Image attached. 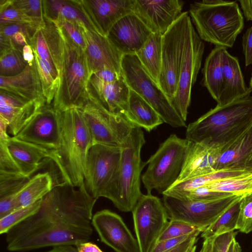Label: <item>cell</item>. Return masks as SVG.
I'll list each match as a JSON object with an SVG mask.
<instances>
[{
	"label": "cell",
	"mask_w": 252,
	"mask_h": 252,
	"mask_svg": "<svg viewBox=\"0 0 252 252\" xmlns=\"http://www.w3.org/2000/svg\"><path fill=\"white\" fill-rule=\"evenodd\" d=\"M97 199L85 183L79 187L65 182L54 185L42 199L39 210L6 234L7 250L26 252L90 241Z\"/></svg>",
	"instance_id": "6da1fadb"
},
{
	"label": "cell",
	"mask_w": 252,
	"mask_h": 252,
	"mask_svg": "<svg viewBox=\"0 0 252 252\" xmlns=\"http://www.w3.org/2000/svg\"><path fill=\"white\" fill-rule=\"evenodd\" d=\"M252 126V96L217 106L190 123L186 136L215 147L225 146Z\"/></svg>",
	"instance_id": "7a4b0ae2"
},
{
	"label": "cell",
	"mask_w": 252,
	"mask_h": 252,
	"mask_svg": "<svg viewBox=\"0 0 252 252\" xmlns=\"http://www.w3.org/2000/svg\"><path fill=\"white\" fill-rule=\"evenodd\" d=\"M92 137L82 112L74 108L62 112L60 141L53 161L63 182L74 187L85 183L87 155Z\"/></svg>",
	"instance_id": "3957f363"
},
{
	"label": "cell",
	"mask_w": 252,
	"mask_h": 252,
	"mask_svg": "<svg viewBox=\"0 0 252 252\" xmlns=\"http://www.w3.org/2000/svg\"><path fill=\"white\" fill-rule=\"evenodd\" d=\"M189 12L201 39L216 46L232 48L244 28L243 13L235 1H195Z\"/></svg>",
	"instance_id": "277c9868"
},
{
	"label": "cell",
	"mask_w": 252,
	"mask_h": 252,
	"mask_svg": "<svg viewBox=\"0 0 252 252\" xmlns=\"http://www.w3.org/2000/svg\"><path fill=\"white\" fill-rule=\"evenodd\" d=\"M145 143L142 128L135 126L121 147L117 177L107 199L121 212H131L142 195L141 174L147 163L142 160L141 151Z\"/></svg>",
	"instance_id": "5b68a950"
},
{
	"label": "cell",
	"mask_w": 252,
	"mask_h": 252,
	"mask_svg": "<svg viewBox=\"0 0 252 252\" xmlns=\"http://www.w3.org/2000/svg\"><path fill=\"white\" fill-rule=\"evenodd\" d=\"M61 30L64 42L63 62L52 104L63 112L82 105L86 98L90 74L84 50Z\"/></svg>",
	"instance_id": "8992f818"
},
{
	"label": "cell",
	"mask_w": 252,
	"mask_h": 252,
	"mask_svg": "<svg viewBox=\"0 0 252 252\" xmlns=\"http://www.w3.org/2000/svg\"><path fill=\"white\" fill-rule=\"evenodd\" d=\"M189 141L170 135L147 161L148 167L141 177L147 193L155 189L162 194L176 181L181 173Z\"/></svg>",
	"instance_id": "52a82bcc"
},
{
	"label": "cell",
	"mask_w": 252,
	"mask_h": 252,
	"mask_svg": "<svg viewBox=\"0 0 252 252\" xmlns=\"http://www.w3.org/2000/svg\"><path fill=\"white\" fill-rule=\"evenodd\" d=\"M121 69L129 89L148 102L163 123L173 127L187 126L186 122L165 94L144 68L136 54L124 55Z\"/></svg>",
	"instance_id": "ba28073f"
},
{
	"label": "cell",
	"mask_w": 252,
	"mask_h": 252,
	"mask_svg": "<svg viewBox=\"0 0 252 252\" xmlns=\"http://www.w3.org/2000/svg\"><path fill=\"white\" fill-rule=\"evenodd\" d=\"M78 109L89 128L93 145L121 148L135 126L123 116L109 112L87 97Z\"/></svg>",
	"instance_id": "9c48e42d"
},
{
	"label": "cell",
	"mask_w": 252,
	"mask_h": 252,
	"mask_svg": "<svg viewBox=\"0 0 252 252\" xmlns=\"http://www.w3.org/2000/svg\"><path fill=\"white\" fill-rule=\"evenodd\" d=\"M188 12L179 18L162 35L161 64L158 86L171 102L178 87L184 52Z\"/></svg>",
	"instance_id": "30bf717a"
},
{
	"label": "cell",
	"mask_w": 252,
	"mask_h": 252,
	"mask_svg": "<svg viewBox=\"0 0 252 252\" xmlns=\"http://www.w3.org/2000/svg\"><path fill=\"white\" fill-rule=\"evenodd\" d=\"M121 157L120 147L101 144L91 147L87 157L84 182L92 196L107 198L117 177Z\"/></svg>",
	"instance_id": "8fae6325"
},
{
	"label": "cell",
	"mask_w": 252,
	"mask_h": 252,
	"mask_svg": "<svg viewBox=\"0 0 252 252\" xmlns=\"http://www.w3.org/2000/svg\"><path fill=\"white\" fill-rule=\"evenodd\" d=\"M241 196L228 195L209 200L181 199L163 195L169 220L183 221L203 232Z\"/></svg>",
	"instance_id": "7c38bea8"
},
{
	"label": "cell",
	"mask_w": 252,
	"mask_h": 252,
	"mask_svg": "<svg viewBox=\"0 0 252 252\" xmlns=\"http://www.w3.org/2000/svg\"><path fill=\"white\" fill-rule=\"evenodd\" d=\"M204 44L195 31L191 20L188 22L177 93L171 101L174 108L186 122L191 100V92L201 67Z\"/></svg>",
	"instance_id": "4fadbf2b"
},
{
	"label": "cell",
	"mask_w": 252,
	"mask_h": 252,
	"mask_svg": "<svg viewBox=\"0 0 252 252\" xmlns=\"http://www.w3.org/2000/svg\"><path fill=\"white\" fill-rule=\"evenodd\" d=\"M134 229L141 252H150L169 219L163 201L151 193L140 196L132 211Z\"/></svg>",
	"instance_id": "5bb4252c"
},
{
	"label": "cell",
	"mask_w": 252,
	"mask_h": 252,
	"mask_svg": "<svg viewBox=\"0 0 252 252\" xmlns=\"http://www.w3.org/2000/svg\"><path fill=\"white\" fill-rule=\"evenodd\" d=\"M34 53L44 63L55 80L59 83L64 54V42L60 26L44 17L30 41Z\"/></svg>",
	"instance_id": "9a60e30c"
},
{
	"label": "cell",
	"mask_w": 252,
	"mask_h": 252,
	"mask_svg": "<svg viewBox=\"0 0 252 252\" xmlns=\"http://www.w3.org/2000/svg\"><path fill=\"white\" fill-rule=\"evenodd\" d=\"M62 115L53 104H46L15 137L55 150L61 138Z\"/></svg>",
	"instance_id": "2e32d148"
},
{
	"label": "cell",
	"mask_w": 252,
	"mask_h": 252,
	"mask_svg": "<svg viewBox=\"0 0 252 252\" xmlns=\"http://www.w3.org/2000/svg\"><path fill=\"white\" fill-rule=\"evenodd\" d=\"M92 223L101 241L116 252H141L136 238L116 213L99 211L93 216Z\"/></svg>",
	"instance_id": "e0dca14e"
},
{
	"label": "cell",
	"mask_w": 252,
	"mask_h": 252,
	"mask_svg": "<svg viewBox=\"0 0 252 252\" xmlns=\"http://www.w3.org/2000/svg\"><path fill=\"white\" fill-rule=\"evenodd\" d=\"M86 48L84 50L90 76L103 69L122 74L121 63L123 55L107 36L81 26Z\"/></svg>",
	"instance_id": "ac0fdd59"
},
{
	"label": "cell",
	"mask_w": 252,
	"mask_h": 252,
	"mask_svg": "<svg viewBox=\"0 0 252 252\" xmlns=\"http://www.w3.org/2000/svg\"><path fill=\"white\" fill-rule=\"evenodd\" d=\"M180 0H133L132 12L152 33L163 35L182 14Z\"/></svg>",
	"instance_id": "d6986e66"
},
{
	"label": "cell",
	"mask_w": 252,
	"mask_h": 252,
	"mask_svg": "<svg viewBox=\"0 0 252 252\" xmlns=\"http://www.w3.org/2000/svg\"><path fill=\"white\" fill-rule=\"evenodd\" d=\"M129 93L130 89L123 74L118 80L109 82L93 74L86 88V97L98 102L109 112L123 116L128 121Z\"/></svg>",
	"instance_id": "ffe728a7"
},
{
	"label": "cell",
	"mask_w": 252,
	"mask_h": 252,
	"mask_svg": "<svg viewBox=\"0 0 252 252\" xmlns=\"http://www.w3.org/2000/svg\"><path fill=\"white\" fill-rule=\"evenodd\" d=\"M96 32L107 36L112 27L132 13L133 0H77Z\"/></svg>",
	"instance_id": "44dd1931"
},
{
	"label": "cell",
	"mask_w": 252,
	"mask_h": 252,
	"mask_svg": "<svg viewBox=\"0 0 252 252\" xmlns=\"http://www.w3.org/2000/svg\"><path fill=\"white\" fill-rule=\"evenodd\" d=\"M152 33L133 12L120 19L107 37L123 55L136 54Z\"/></svg>",
	"instance_id": "7402d4cb"
},
{
	"label": "cell",
	"mask_w": 252,
	"mask_h": 252,
	"mask_svg": "<svg viewBox=\"0 0 252 252\" xmlns=\"http://www.w3.org/2000/svg\"><path fill=\"white\" fill-rule=\"evenodd\" d=\"M45 100L30 101L0 90V116L8 124V133L16 136L46 104Z\"/></svg>",
	"instance_id": "603a6c76"
},
{
	"label": "cell",
	"mask_w": 252,
	"mask_h": 252,
	"mask_svg": "<svg viewBox=\"0 0 252 252\" xmlns=\"http://www.w3.org/2000/svg\"><path fill=\"white\" fill-rule=\"evenodd\" d=\"M220 151L221 148L211 146L202 141H189L182 169L176 182L216 171Z\"/></svg>",
	"instance_id": "cb8c5ba5"
},
{
	"label": "cell",
	"mask_w": 252,
	"mask_h": 252,
	"mask_svg": "<svg viewBox=\"0 0 252 252\" xmlns=\"http://www.w3.org/2000/svg\"><path fill=\"white\" fill-rule=\"evenodd\" d=\"M8 150L20 169L22 174L30 177L40 167L41 161L47 158L54 161V150L10 137L7 141Z\"/></svg>",
	"instance_id": "d4e9b609"
},
{
	"label": "cell",
	"mask_w": 252,
	"mask_h": 252,
	"mask_svg": "<svg viewBox=\"0 0 252 252\" xmlns=\"http://www.w3.org/2000/svg\"><path fill=\"white\" fill-rule=\"evenodd\" d=\"M0 90L32 101L46 100L35 60L28 63L24 70L13 76H0Z\"/></svg>",
	"instance_id": "484cf974"
},
{
	"label": "cell",
	"mask_w": 252,
	"mask_h": 252,
	"mask_svg": "<svg viewBox=\"0 0 252 252\" xmlns=\"http://www.w3.org/2000/svg\"><path fill=\"white\" fill-rule=\"evenodd\" d=\"M224 88L218 106H223L250 95V87L246 85L239 61L226 50L224 55Z\"/></svg>",
	"instance_id": "4316f807"
},
{
	"label": "cell",
	"mask_w": 252,
	"mask_h": 252,
	"mask_svg": "<svg viewBox=\"0 0 252 252\" xmlns=\"http://www.w3.org/2000/svg\"><path fill=\"white\" fill-rule=\"evenodd\" d=\"M252 149V126L229 144L221 148L216 170L246 169L245 164Z\"/></svg>",
	"instance_id": "83f0119b"
},
{
	"label": "cell",
	"mask_w": 252,
	"mask_h": 252,
	"mask_svg": "<svg viewBox=\"0 0 252 252\" xmlns=\"http://www.w3.org/2000/svg\"><path fill=\"white\" fill-rule=\"evenodd\" d=\"M226 48L216 46L206 58L202 69L203 84L218 104L224 88V55Z\"/></svg>",
	"instance_id": "f1b7e54d"
},
{
	"label": "cell",
	"mask_w": 252,
	"mask_h": 252,
	"mask_svg": "<svg viewBox=\"0 0 252 252\" xmlns=\"http://www.w3.org/2000/svg\"><path fill=\"white\" fill-rule=\"evenodd\" d=\"M128 121L150 132L163 122L154 108L141 96L130 89Z\"/></svg>",
	"instance_id": "f546056e"
},
{
	"label": "cell",
	"mask_w": 252,
	"mask_h": 252,
	"mask_svg": "<svg viewBox=\"0 0 252 252\" xmlns=\"http://www.w3.org/2000/svg\"><path fill=\"white\" fill-rule=\"evenodd\" d=\"M44 17L48 19L63 17L96 32L77 0H44Z\"/></svg>",
	"instance_id": "4dcf8cb0"
},
{
	"label": "cell",
	"mask_w": 252,
	"mask_h": 252,
	"mask_svg": "<svg viewBox=\"0 0 252 252\" xmlns=\"http://www.w3.org/2000/svg\"><path fill=\"white\" fill-rule=\"evenodd\" d=\"M251 172L246 169H223L193 177L180 182H177L162 195L179 198L184 193L196 188L208 185L216 181L237 176Z\"/></svg>",
	"instance_id": "1f68e13d"
},
{
	"label": "cell",
	"mask_w": 252,
	"mask_h": 252,
	"mask_svg": "<svg viewBox=\"0 0 252 252\" xmlns=\"http://www.w3.org/2000/svg\"><path fill=\"white\" fill-rule=\"evenodd\" d=\"M162 35L159 33H152L136 54L144 68L158 85L161 64Z\"/></svg>",
	"instance_id": "d6a6232c"
},
{
	"label": "cell",
	"mask_w": 252,
	"mask_h": 252,
	"mask_svg": "<svg viewBox=\"0 0 252 252\" xmlns=\"http://www.w3.org/2000/svg\"><path fill=\"white\" fill-rule=\"evenodd\" d=\"M54 185L49 172L39 173L32 176L18 193L19 207L29 206L42 199L50 192Z\"/></svg>",
	"instance_id": "836d02e7"
},
{
	"label": "cell",
	"mask_w": 252,
	"mask_h": 252,
	"mask_svg": "<svg viewBox=\"0 0 252 252\" xmlns=\"http://www.w3.org/2000/svg\"><path fill=\"white\" fill-rule=\"evenodd\" d=\"M243 196L233 203L202 232L201 237L204 239H214L220 235L234 231L236 229L240 203Z\"/></svg>",
	"instance_id": "e575fe53"
},
{
	"label": "cell",
	"mask_w": 252,
	"mask_h": 252,
	"mask_svg": "<svg viewBox=\"0 0 252 252\" xmlns=\"http://www.w3.org/2000/svg\"><path fill=\"white\" fill-rule=\"evenodd\" d=\"M205 186L215 191L244 195L252 192V172L218 180Z\"/></svg>",
	"instance_id": "d590c367"
},
{
	"label": "cell",
	"mask_w": 252,
	"mask_h": 252,
	"mask_svg": "<svg viewBox=\"0 0 252 252\" xmlns=\"http://www.w3.org/2000/svg\"><path fill=\"white\" fill-rule=\"evenodd\" d=\"M22 51L17 48L0 53V76H13L22 72L27 65Z\"/></svg>",
	"instance_id": "8d00e7d4"
},
{
	"label": "cell",
	"mask_w": 252,
	"mask_h": 252,
	"mask_svg": "<svg viewBox=\"0 0 252 252\" xmlns=\"http://www.w3.org/2000/svg\"><path fill=\"white\" fill-rule=\"evenodd\" d=\"M42 199L19 208L0 219V233L6 234L13 227L34 214L39 209Z\"/></svg>",
	"instance_id": "74e56055"
},
{
	"label": "cell",
	"mask_w": 252,
	"mask_h": 252,
	"mask_svg": "<svg viewBox=\"0 0 252 252\" xmlns=\"http://www.w3.org/2000/svg\"><path fill=\"white\" fill-rule=\"evenodd\" d=\"M34 60L42 85L43 94L47 104L53 101L58 88L59 82L55 80L39 57L34 53Z\"/></svg>",
	"instance_id": "f35d334b"
},
{
	"label": "cell",
	"mask_w": 252,
	"mask_h": 252,
	"mask_svg": "<svg viewBox=\"0 0 252 252\" xmlns=\"http://www.w3.org/2000/svg\"><path fill=\"white\" fill-rule=\"evenodd\" d=\"M30 178L22 174L0 173V198L18 194Z\"/></svg>",
	"instance_id": "ab89813d"
},
{
	"label": "cell",
	"mask_w": 252,
	"mask_h": 252,
	"mask_svg": "<svg viewBox=\"0 0 252 252\" xmlns=\"http://www.w3.org/2000/svg\"><path fill=\"white\" fill-rule=\"evenodd\" d=\"M236 229L246 234L252 231V192L240 201Z\"/></svg>",
	"instance_id": "60d3db41"
},
{
	"label": "cell",
	"mask_w": 252,
	"mask_h": 252,
	"mask_svg": "<svg viewBox=\"0 0 252 252\" xmlns=\"http://www.w3.org/2000/svg\"><path fill=\"white\" fill-rule=\"evenodd\" d=\"M196 231H200L202 233L199 228L188 222L179 220H170L158 241L189 235Z\"/></svg>",
	"instance_id": "b9f144b4"
},
{
	"label": "cell",
	"mask_w": 252,
	"mask_h": 252,
	"mask_svg": "<svg viewBox=\"0 0 252 252\" xmlns=\"http://www.w3.org/2000/svg\"><path fill=\"white\" fill-rule=\"evenodd\" d=\"M12 4L39 25L44 21V0H13Z\"/></svg>",
	"instance_id": "7bdbcfd3"
},
{
	"label": "cell",
	"mask_w": 252,
	"mask_h": 252,
	"mask_svg": "<svg viewBox=\"0 0 252 252\" xmlns=\"http://www.w3.org/2000/svg\"><path fill=\"white\" fill-rule=\"evenodd\" d=\"M13 24H35L40 25L12 3L6 9L0 11V26Z\"/></svg>",
	"instance_id": "ee69618b"
},
{
	"label": "cell",
	"mask_w": 252,
	"mask_h": 252,
	"mask_svg": "<svg viewBox=\"0 0 252 252\" xmlns=\"http://www.w3.org/2000/svg\"><path fill=\"white\" fill-rule=\"evenodd\" d=\"M53 21L60 27L63 31L75 44L84 51L86 46L81 32V26L84 25H80L63 17H58Z\"/></svg>",
	"instance_id": "f6af8a7d"
},
{
	"label": "cell",
	"mask_w": 252,
	"mask_h": 252,
	"mask_svg": "<svg viewBox=\"0 0 252 252\" xmlns=\"http://www.w3.org/2000/svg\"><path fill=\"white\" fill-rule=\"evenodd\" d=\"M0 173L22 174L20 168L8 150L7 141L2 140H0Z\"/></svg>",
	"instance_id": "bcb514c9"
},
{
	"label": "cell",
	"mask_w": 252,
	"mask_h": 252,
	"mask_svg": "<svg viewBox=\"0 0 252 252\" xmlns=\"http://www.w3.org/2000/svg\"><path fill=\"white\" fill-rule=\"evenodd\" d=\"M39 26L35 24H13L0 26V33L11 38L16 32H22L26 35L30 45L31 40Z\"/></svg>",
	"instance_id": "7dc6e473"
},
{
	"label": "cell",
	"mask_w": 252,
	"mask_h": 252,
	"mask_svg": "<svg viewBox=\"0 0 252 252\" xmlns=\"http://www.w3.org/2000/svg\"><path fill=\"white\" fill-rule=\"evenodd\" d=\"M200 231H196L190 234L172 238L157 242L150 252H165L180 245L190 237L200 234Z\"/></svg>",
	"instance_id": "c3c4849f"
},
{
	"label": "cell",
	"mask_w": 252,
	"mask_h": 252,
	"mask_svg": "<svg viewBox=\"0 0 252 252\" xmlns=\"http://www.w3.org/2000/svg\"><path fill=\"white\" fill-rule=\"evenodd\" d=\"M236 235V232L232 231L215 238L213 242L212 252H227L230 243Z\"/></svg>",
	"instance_id": "681fc988"
},
{
	"label": "cell",
	"mask_w": 252,
	"mask_h": 252,
	"mask_svg": "<svg viewBox=\"0 0 252 252\" xmlns=\"http://www.w3.org/2000/svg\"><path fill=\"white\" fill-rule=\"evenodd\" d=\"M242 47L246 66L252 64V26L246 30L242 37Z\"/></svg>",
	"instance_id": "f907efd6"
},
{
	"label": "cell",
	"mask_w": 252,
	"mask_h": 252,
	"mask_svg": "<svg viewBox=\"0 0 252 252\" xmlns=\"http://www.w3.org/2000/svg\"><path fill=\"white\" fill-rule=\"evenodd\" d=\"M199 234H195L183 243L165 252H187L192 247L196 245Z\"/></svg>",
	"instance_id": "816d5d0a"
},
{
	"label": "cell",
	"mask_w": 252,
	"mask_h": 252,
	"mask_svg": "<svg viewBox=\"0 0 252 252\" xmlns=\"http://www.w3.org/2000/svg\"><path fill=\"white\" fill-rule=\"evenodd\" d=\"M93 74L102 80L109 82L118 80L122 75V74H119L109 69H103Z\"/></svg>",
	"instance_id": "f5cc1de1"
},
{
	"label": "cell",
	"mask_w": 252,
	"mask_h": 252,
	"mask_svg": "<svg viewBox=\"0 0 252 252\" xmlns=\"http://www.w3.org/2000/svg\"><path fill=\"white\" fill-rule=\"evenodd\" d=\"M75 246L78 252H104L97 245L89 241L80 243Z\"/></svg>",
	"instance_id": "db71d44e"
},
{
	"label": "cell",
	"mask_w": 252,
	"mask_h": 252,
	"mask_svg": "<svg viewBox=\"0 0 252 252\" xmlns=\"http://www.w3.org/2000/svg\"><path fill=\"white\" fill-rule=\"evenodd\" d=\"M239 2L246 19L252 21V0H240Z\"/></svg>",
	"instance_id": "11a10c76"
},
{
	"label": "cell",
	"mask_w": 252,
	"mask_h": 252,
	"mask_svg": "<svg viewBox=\"0 0 252 252\" xmlns=\"http://www.w3.org/2000/svg\"><path fill=\"white\" fill-rule=\"evenodd\" d=\"M0 53L13 48L16 46L10 37L0 33Z\"/></svg>",
	"instance_id": "9f6ffc18"
},
{
	"label": "cell",
	"mask_w": 252,
	"mask_h": 252,
	"mask_svg": "<svg viewBox=\"0 0 252 252\" xmlns=\"http://www.w3.org/2000/svg\"><path fill=\"white\" fill-rule=\"evenodd\" d=\"M8 124L7 122L0 116V140L7 141L10 137L8 134Z\"/></svg>",
	"instance_id": "6f0895ef"
},
{
	"label": "cell",
	"mask_w": 252,
	"mask_h": 252,
	"mask_svg": "<svg viewBox=\"0 0 252 252\" xmlns=\"http://www.w3.org/2000/svg\"><path fill=\"white\" fill-rule=\"evenodd\" d=\"M22 54L25 61L28 63H32L34 60V56L32 46L27 44L22 49Z\"/></svg>",
	"instance_id": "680465c9"
},
{
	"label": "cell",
	"mask_w": 252,
	"mask_h": 252,
	"mask_svg": "<svg viewBox=\"0 0 252 252\" xmlns=\"http://www.w3.org/2000/svg\"><path fill=\"white\" fill-rule=\"evenodd\" d=\"M46 252H78V251L75 246L65 245L53 247Z\"/></svg>",
	"instance_id": "91938a15"
},
{
	"label": "cell",
	"mask_w": 252,
	"mask_h": 252,
	"mask_svg": "<svg viewBox=\"0 0 252 252\" xmlns=\"http://www.w3.org/2000/svg\"><path fill=\"white\" fill-rule=\"evenodd\" d=\"M213 239H205L202 244V252H212Z\"/></svg>",
	"instance_id": "94428289"
},
{
	"label": "cell",
	"mask_w": 252,
	"mask_h": 252,
	"mask_svg": "<svg viewBox=\"0 0 252 252\" xmlns=\"http://www.w3.org/2000/svg\"><path fill=\"white\" fill-rule=\"evenodd\" d=\"M227 252H242L241 247L235 238L230 243Z\"/></svg>",
	"instance_id": "6125c7cd"
},
{
	"label": "cell",
	"mask_w": 252,
	"mask_h": 252,
	"mask_svg": "<svg viewBox=\"0 0 252 252\" xmlns=\"http://www.w3.org/2000/svg\"><path fill=\"white\" fill-rule=\"evenodd\" d=\"M245 169L252 172V149L247 160L245 164Z\"/></svg>",
	"instance_id": "be15d7a7"
},
{
	"label": "cell",
	"mask_w": 252,
	"mask_h": 252,
	"mask_svg": "<svg viewBox=\"0 0 252 252\" xmlns=\"http://www.w3.org/2000/svg\"><path fill=\"white\" fill-rule=\"evenodd\" d=\"M196 245L192 247L187 252H195Z\"/></svg>",
	"instance_id": "e7e4bbea"
},
{
	"label": "cell",
	"mask_w": 252,
	"mask_h": 252,
	"mask_svg": "<svg viewBox=\"0 0 252 252\" xmlns=\"http://www.w3.org/2000/svg\"><path fill=\"white\" fill-rule=\"evenodd\" d=\"M250 88L251 89V90L252 91V72L251 77L250 81Z\"/></svg>",
	"instance_id": "03108f58"
},
{
	"label": "cell",
	"mask_w": 252,
	"mask_h": 252,
	"mask_svg": "<svg viewBox=\"0 0 252 252\" xmlns=\"http://www.w3.org/2000/svg\"><path fill=\"white\" fill-rule=\"evenodd\" d=\"M202 252V251H201V250L200 251V252Z\"/></svg>",
	"instance_id": "003e7915"
}]
</instances>
